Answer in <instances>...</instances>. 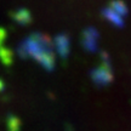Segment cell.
I'll return each instance as SVG.
<instances>
[{"instance_id":"3957f363","label":"cell","mask_w":131,"mask_h":131,"mask_svg":"<svg viewBox=\"0 0 131 131\" xmlns=\"http://www.w3.org/2000/svg\"><path fill=\"white\" fill-rule=\"evenodd\" d=\"M100 38V33L94 27L86 28L81 34V45L86 51L95 52L97 50V40Z\"/></svg>"},{"instance_id":"9c48e42d","label":"cell","mask_w":131,"mask_h":131,"mask_svg":"<svg viewBox=\"0 0 131 131\" xmlns=\"http://www.w3.org/2000/svg\"><path fill=\"white\" fill-rule=\"evenodd\" d=\"M6 125H7V130L9 131H19L22 123L16 115L9 114L7 118H6Z\"/></svg>"},{"instance_id":"7c38bea8","label":"cell","mask_w":131,"mask_h":131,"mask_svg":"<svg viewBox=\"0 0 131 131\" xmlns=\"http://www.w3.org/2000/svg\"><path fill=\"white\" fill-rule=\"evenodd\" d=\"M4 88H5L4 83H3V81H1V80H0V91H1V90H4Z\"/></svg>"},{"instance_id":"52a82bcc","label":"cell","mask_w":131,"mask_h":131,"mask_svg":"<svg viewBox=\"0 0 131 131\" xmlns=\"http://www.w3.org/2000/svg\"><path fill=\"white\" fill-rule=\"evenodd\" d=\"M102 16L106 19H108L109 22H112L114 26H117V27H123V24H124V21H123L122 17L118 14H115L113 10H111L109 7L102 10Z\"/></svg>"},{"instance_id":"4fadbf2b","label":"cell","mask_w":131,"mask_h":131,"mask_svg":"<svg viewBox=\"0 0 131 131\" xmlns=\"http://www.w3.org/2000/svg\"><path fill=\"white\" fill-rule=\"evenodd\" d=\"M1 44H3V42H0V50H1V49L4 47V46H3V45H1Z\"/></svg>"},{"instance_id":"277c9868","label":"cell","mask_w":131,"mask_h":131,"mask_svg":"<svg viewBox=\"0 0 131 131\" xmlns=\"http://www.w3.org/2000/svg\"><path fill=\"white\" fill-rule=\"evenodd\" d=\"M55 46H56V50L58 52V55L62 58H67L68 55H69V50H70L69 37L67 34H64V33L58 34L55 38Z\"/></svg>"},{"instance_id":"6da1fadb","label":"cell","mask_w":131,"mask_h":131,"mask_svg":"<svg viewBox=\"0 0 131 131\" xmlns=\"http://www.w3.org/2000/svg\"><path fill=\"white\" fill-rule=\"evenodd\" d=\"M53 51V44L46 34L32 33L17 47V53L21 58H37L42 52Z\"/></svg>"},{"instance_id":"8992f818","label":"cell","mask_w":131,"mask_h":131,"mask_svg":"<svg viewBox=\"0 0 131 131\" xmlns=\"http://www.w3.org/2000/svg\"><path fill=\"white\" fill-rule=\"evenodd\" d=\"M12 19L21 26H26L32 22V15L27 9H19L12 14Z\"/></svg>"},{"instance_id":"ba28073f","label":"cell","mask_w":131,"mask_h":131,"mask_svg":"<svg viewBox=\"0 0 131 131\" xmlns=\"http://www.w3.org/2000/svg\"><path fill=\"white\" fill-rule=\"evenodd\" d=\"M111 7L109 9L113 10L115 14H118L120 17L122 16H125V15H127V7L126 5L124 4L123 1H120V0H113V1H111Z\"/></svg>"},{"instance_id":"30bf717a","label":"cell","mask_w":131,"mask_h":131,"mask_svg":"<svg viewBox=\"0 0 131 131\" xmlns=\"http://www.w3.org/2000/svg\"><path fill=\"white\" fill-rule=\"evenodd\" d=\"M0 61L3 62L4 64L10 66L14 61V52L11 51L10 49H6V47H3L0 50Z\"/></svg>"},{"instance_id":"5b68a950","label":"cell","mask_w":131,"mask_h":131,"mask_svg":"<svg viewBox=\"0 0 131 131\" xmlns=\"http://www.w3.org/2000/svg\"><path fill=\"white\" fill-rule=\"evenodd\" d=\"M35 61L39 62L42 66V68H45L49 72L53 70V68H55V55H53V51L42 52L35 58Z\"/></svg>"},{"instance_id":"8fae6325","label":"cell","mask_w":131,"mask_h":131,"mask_svg":"<svg viewBox=\"0 0 131 131\" xmlns=\"http://www.w3.org/2000/svg\"><path fill=\"white\" fill-rule=\"evenodd\" d=\"M6 39V30L0 27V42H3Z\"/></svg>"},{"instance_id":"7a4b0ae2","label":"cell","mask_w":131,"mask_h":131,"mask_svg":"<svg viewBox=\"0 0 131 131\" xmlns=\"http://www.w3.org/2000/svg\"><path fill=\"white\" fill-rule=\"evenodd\" d=\"M101 63L97 68L91 70V79L95 84L102 88L106 86L109 83H112L113 74H112V66L109 63V58L106 52H101Z\"/></svg>"}]
</instances>
